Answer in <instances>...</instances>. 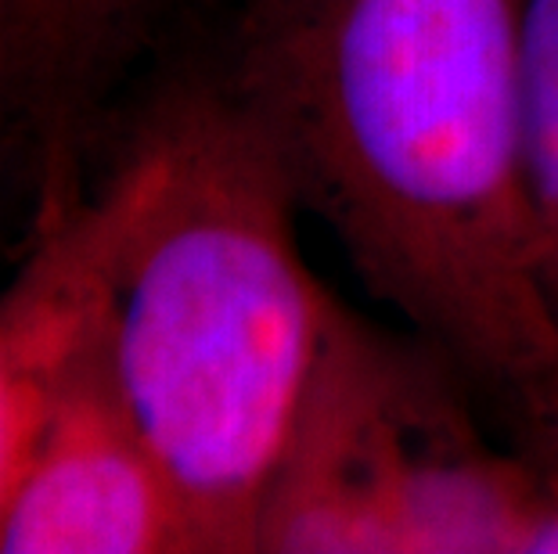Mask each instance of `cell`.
<instances>
[{"instance_id": "8992f818", "label": "cell", "mask_w": 558, "mask_h": 554, "mask_svg": "<svg viewBox=\"0 0 558 554\" xmlns=\"http://www.w3.org/2000/svg\"><path fill=\"white\" fill-rule=\"evenodd\" d=\"M98 288L76 209L40 223V242L0 296V518L54 407L58 385L94 332Z\"/></svg>"}, {"instance_id": "3957f363", "label": "cell", "mask_w": 558, "mask_h": 554, "mask_svg": "<svg viewBox=\"0 0 558 554\" xmlns=\"http://www.w3.org/2000/svg\"><path fill=\"white\" fill-rule=\"evenodd\" d=\"M450 382L436 353L425 364L339 306L256 551L411 554L436 490L483 443Z\"/></svg>"}, {"instance_id": "ba28073f", "label": "cell", "mask_w": 558, "mask_h": 554, "mask_svg": "<svg viewBox=\"0 0 558 554\" xmlns=\"http://www.w3.org/2000/svg\"><path fill=\"white\" fill-rule=\"evenodd\" d=\"M11 126V22L8 0H0V134Z\"/></svg>"}, {"instance_id": "277c9868", "label": "cell", "mask_w": 558, "mask_h": 554, "mask_svg": "<svg viewBox=\"0 0 558 554\" xmlns=\"http://www.w3.org/2000/svg\"><path fill=\"white\" fill-rule=\"evenodd\" d=\"M0 554H198L184 504L112 382L98 321L0 518Z\"/></svg>"}, {"instance_id": "52a82bcc", "label": "cell", "mask_w": 558, "mask_h": 554, "mask_svg": "<svg viewBox=\"0 0 558 554\" xmlns=\"http://www.w3.org/2000/svg\"><path fill=\"white\" fill-rule=\"evenodd\" d=\"M522 126L537 213L558 270V0H515Z\"/></svg>"}, {"instance_id": "7a4b0ae2", "label": "cell", "mask_w": 558, "mask_h": 554, "mask_svg": "<svg viewBox=\"0 0 558 554\" xmlns=\"http://www.w3.org/2000/svg\"><path fill=\"white\" fill-rule=\"evenodd\" d=\"M73 209L105 364L195 551H256L339 313L303 253V209L278 156L217 69H184L120 126Z\"/></svg>"}, {"instance_id": "6da1fadb", "label": "cell", "mask_w": 558, "mask_h": 554, "mask_svg": "<svg viewBox=\"0 0 558 554\" xmlns=\"http://www.w3.org/2000/svg\"><path fill=\"white\" fill-rule=\"evenodd\" d=\"M213 69L361 288L558 471L515 0H239Z\"/></svg>"}, {"instance_id": "5b68a950", "label": "cell", "mask_w": 558, "mask_h": 554, "mask_svg": "<svg viewBox=\"0 0 558 554\" xmlns=\"http://www.w3.org/2000/svg\"><path fill=\"white\" fill-rule=\"evenodd\" d=\"M173 0H8L11 126L37 159L40 217L87 187L116 98Z\"/></svg>"}, {"instance_id": "9c48e42d", "label": "cell", "mask_w": 558, "mask_h": 554, "mask_svg": "<svg viewBox=\"0 0 558 554\" xmlns=\"http://www.w3.org/2000/svg\"><path fill=\"white\" fill-rule=\"evenodd\" d=\"M551 281H555V296H558V270H555V274H551Z\"/></svg>"}]
</instances>
